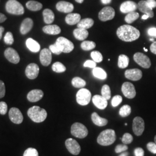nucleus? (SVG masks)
Here are the masks:
<instances>
[{
  "label": "nucleus",
  "mask_w": 156,
  "mask_h": 156,
  "mask_svg": "<svg viewBox=\"0 0 156 156\" xmlns=\"http://www.w3.org/2000/svg\"><path fill=\"white\" fill-rule=\"evenodd\" d=\"M138 8V5L132 1H127L123 2L120 7V11L123 13H128L132 12H135Z\"/></svg>",
  "instance_id": "a211bd4d"
},
{
  "label": "nucleus",
  "mask_w": 156,
  "mask_h": 156,
  "mask_svg": "<svg viewBox=\"0 0 156 156\" xmlns=\"http://www.w3.org/2000/svg\"><path fill=\"white\" fill-rule=\"evenodd\" d=\"M72 84L74 87L83 88L86 86V83L83 79L79 77H75L72 80Z\"/></svg>",
  "instance_id": "f704fd0d"
},
{
  "label": "nucleus",
  "mask_w": 156,
  "mask_h": 156,
  "mask_svg": "<svg viewBox=\"0 0 156 156\" xmlns=\"http://www.w3.org/2000/svg\"><path fill=\"white\" fill-rule=\"evenodd\" d=\"M49 49L51 53L55 54V55H60L62 53V51L59 49V48L57 46L56 44H53V45H50L49 46Z\"/></svg>",
  "instance_id": "a18cd8bd"
},
{
  "label": "nucleus",
  "mask_w": 156,
  "mask_h": 156,
  "mask_svg": "<svg viewBox=\"0 0 156 156\" xmlns=\"http://www.w3.org/2000/svg\"><path fill=\"white\" fill-rule=\"evenodd\" d=\"M151 52L154 55H156V41L153 42L150 47Z\"/></svg>",
  "instance_id": "6e6d98bb"
},
{
  "label": "nucleus",
  "mask_w": 156,
  "mask_h": 156,
  "mask_svg": "<svg viewBox=\"0 0 156 156\" xmlns=\"http://www.w3.org/2000/svg\"><path fill=\"white\" fill-rule=\"evenodd\" d=\"M128 153L127 152H125V153H122L119 156H128Z\"/></svg>",
  "instance_id": "680f3d73"
},
{
  "label": "nucleus",
  "mask_w": 156,
  "mask_h": 156,
  "mask_svg": "<svg viewBox=\"0 0 156 156\" xmlns=\"http://www.w3.org/2000/svg\"><path fill=\"white\" fill-rule=\"evenodd\" d=\"M154 142L156 144V135L155 136V137H154Z\"/></svg>",
  "instance_id": "0e129e2a"
},
{
  "label": "nucleus",
  "mask_w": 156,
  "mask_h": 156,
  "mask_svg": "<svg viewBox=\"0 0 156 156\" xmlns=\"http://www.w3.org/2000/svg\"><path fill=\"white\" fill-rule=\"evenodd\" d=\"M4 31V28L2 26H0V39H1L2 36V33Z\"/></svg>",
  "instance_id": "bf43d9fd"
},
{
  "label": "nucleus",
  "mask_w": 156,
  "mask_h": 156,
  "mask_svg": "<svg viewBox=\"0 0 156 156\" xmlns=\"http://www.w3.org/2000/svg\"><path fill=\"white\" fill-rule=\"evenodd\" d=\"M71 133L73 136L82 139L88 135V129L83 124L75 123L71 126Z\"/></svg>",
  "instance_id": "39448f33"
},
{
  "label": "nucleus",
  "mask_w": 156,
  "mask_h": 156,
  "mask_svg": "<svg viewBox=\"0 0 156 156\" xmlns=\"http://www.w3.org/2000/svg\"><path fill=\"white\" fill-rule=\"evenodd\" d=\"M146 2L147 5L149 6V7L151 8V9L156 8V0H146Z\"/></svg>",
  "instance_id": "864d4df0"
},
{
  "label": "nucleus",
  "mask_w": 156,
  "mask_h": 156,
  "mask_svg": "<svg viewBox=\"0 0 156 156\" xmlns=\"http://www.w3.org/2000/svg\"><path fill=\"white\" fill-rule=\"evenodd\" d=\"M81 16L78 13H69L66 17V22L69 25H74L78 24L80 21Z\"/></svg>",
  "instance_id": "cd10ccee"
},
{
  "label": "nucleus",
  "mask_w": 156,
  "mask_h": 156,
  "mask_svg": "<svg viewBox=\"0 0 156 156\" xmlns=\"http://www.w3.org/2000/svg\"><path fill=\"white\" fill-rule=\"evenodd\" d=\"M122 140L123 144L125 145L129 144L133 140V136L129 133H126L123 135Z\"/></svg>",
  "instance_id": "79ce46f5"
},
{
  "label": "nucleus",
  "mask_w": 156,
  "mask_h": 156,
  "mask_svg": "<svg viewBox=\"0 0 156 156\" xmlns=\"http://www.w3.org/2000/svg\"><path fill=\"white\" fill-rule=\"evenodd\" d=\"M4 55L6 58L12 63L16 64L20 62V56L16 51L13 48H7L4 52Z\"/></svg>",
  "instance_id": "2eb2a0df"
},
{
  "label": "nucleus",
  "mask_w": 156,
  "mask_h": 156,
  "mask_svg": "<svg viewBox=\"0 0 156 156\" xmlns=\"http://www.w3.org/2000/svg\"><path fill=\"white\" fill-rule=\"evenodd\" d=\"M101 94L102 96L107 100L111 98V89L108 85L105 84L102 86L101 89Z\"/></svg>",
  "instance_id": "4c0bfd02"
},
{
  "label": "nucleus",
  "mask_w": 156,
  "mask_h": 156,
  "mask_svg": "<svg viewBox=\"0 0 156 156\" xmlns=\"http://www.w3.org/2000/svg\"><path fill=\"white\" fill-rule=\"evenodd\" d=\"M39 68L38 66L35 63H31L26 67V75L30 79H35L38 76Z\"/></svg>",
  "instance_id": "4468645a"
},
{
  "label": "nucleus",
  "mask_w": 156,
  "mask_h": 156,
  "mask_svg": "<svg viewBox=\"0 0 156 156\" xmlns=\"http://www.w3.org/2000/svg\"><path fill=\"white\" fill-rule=\"evenodd\" d=\"M138 9L140 11L144 13L145 15H148L149 17L152 18L154 16V12L153 11V9H151V8L149 7V6L147 5L146 1L142 0L138 2Z\"/></svg>",
  "instance_id": "5701e85b"
},
{
  "label": "nucleus",
  "mask_w": 156,
  "mask_h": 156,
  "mask_svg": "<svg viewBox=\"0 0 156 156\" xmlns=\"http://www.w3.org/2000/svg\"><path fill=\"white\" fill-rule=\"evenodd\" d=\"M43 96L44 92L41 90H33L28 93L27 98L30 102H35L41 100Z\"/></svg>",
  "instance_id": "aec40b11"
},
{
  "label": "nucleus",
  "mask_w": 156,
  "mask_h": 156,
  "mask_svg": "<svg viewBox=\"0 0 156 156\" xmlns=\"http://www.w3.org/2000/svg\"><path fill=\"white\" fill-rule=\"evenodd\" d=\"M93 74L95 78L100 79L101 80H105L107 78L106 72L103 69L99 67H95L93 68Z\"/></svg>",
  "instance_id": "2f4dec72"
},
{
  "label": "nucleus",
  "mask_w": 156,
  "mask_h": 156,
  "mask_svg": "<svg viewBox=\"0 0 156 156\" xmlns=\"http://www.w3.org/2000/svg\"><path fill=\"white\" fill-rule=\"evenodd\" d=\"M39 59L41 64L45 67H47L50 65L51 60H52V56L51 52L50 49L45 48L41 50L40 53Z\"/></svg>",
  "instance_id": "dca6fc26"
},
{
  "label": "nucleus",
  "mask_w": 156,
  "mask_h": 156,
  "mask_svg": "<svg viewBox=\"0 0 156 156\" xmlns=\"http://www.w3.org/2000/svg\"><path fill=\"white\" fill-rule=\"evenodd\" d=\"M119 38L124 42H133L138 39L140 37V31L130 25H123L117 30Z\"/></svg>",
  "instance_id": "f257e3e1"
},
{
  "label": "nucleus",
  "mask_w": 156,
  "mask_h": 156,
  "mask_svg": "<svg viewBox=\"0 0 156 156\" xmlns=\"http://www.w3.org/2000/svg\"><path fill=\"white\" fill-rule=\"evenodd\" d=\"M122 100H123V98H122V96H120L119 95H115V96H114L113 97V98L112 100V105L113 106V107L117 106L120 104L122 103Z\"/></svg>",
  "instance_id": "c03bdc74"
},
{
  "label": "nucleus",
  "mask_w": 156,
  "mask_h": 156,
  "mask_svg": "<svg viewBox=\"0 0 156 156\" xmlns=\"http://www.w3.org/2000/svg\"><path fill=\"white\" fill-rule=\"evenodd\" d=\"M23 156H38V152L37 149L30 147L25 151Z\"/></svg>",
  "instance_id": "a19ab883"
},
{
  "label": "nucleus",
  "mask_w": 156,
  "mask_h": 156,
  "mask_svg": "<svg viewBox=\"0 0 156 156\" xmlns=\"http://www.w3.org/2000/svg\"><path fill=\"white\" fill-rule=\"evenodd\" d=\"M27 115L34 122L41 123L45 121L47 117V112L39 106H34L30 108L27 111Z\"/></svg>",
  "instance_id": "7ed1b4c3"
},
{
  "label": "nucleus",
  "mask_w": 156,
  "mask_h": 156,
  "mask_svg": "<svg viewBox=\"0 0 156 156\" xmlns=\"http://www.w3.org/2000/svg\"><path fill=\"white\" fill-rule=\"evenodd\" d=\"M131 113V108L128 105H123L120 109L119 114L122 117H127Z\"/></svg>",
  "instance_id": "58836bf2"
},
{
  "label": "nucleus",
  "mask_w": 156,
  "mask_h": 156,
  "mask_svg": "<svg viewBox=\"0 0 156 156\" xmlns=\"http://www.w3.org/2000/svg\"><path fill=\"white\" fill-rule=\"evenodd\" d=\"M125 126H127V123H125Z\"/></svg>",
  "instance_id": "338daca9"
},
{
  "label": "nucleus",
  "mask_w": 156,
  "mask_h": 156,
  "mask_svg": "<svg viewBox=\"0 0 156 156\" xmlns=\"http://www.w3.org/2000/svg\"><path fill=\"white\" fill-rule=\"evenodd\" d=\"M125 76L127 79L133 81H137L142 77V73L139 69H130L125 72Z\"/></svg>",
  "instance_id": "f3484780"
},
{
  "label": "nucleus",
  "mask_w": 156,
  "mask_h": 156,
  "mask_svg": "<svg viewBox=\"0 0 156 156\" xmlns=\"http://www.w3.org/2000/svg\"><path fill=\"white\" fill-rule=\"evenodd\" d=\"M26 7L31 11H38L42 8V4L38 1H29L26 3Z\"/></svg>",
  "instance_id": "7c9ffc66"
},
{
  "label": "nucleus",
  "mask_w": 156,
  "mask_h": 156,
  "mask_svg": "<svg viewBox=\"0 0 156 156\" xmlns=\"http://www.w3.org/2000/svg\"><path fill=\"white\" fill-rule=\"evenodd\" d=\"M26 44L28 49L33 53L38 52L41 49V46L39 43L36 41L34 40L33 38H30L27 39Z\"/></svg>",
  "instance_id": "a878e982"
},
{
  "label": "nucleus",
  "mask_w": 156,
  "mask_h": 156,
  "mask_svg": "<svg viewBox=\"0 0 156 156\" xmlns=\"http://www.w3.org/2000/svg\"><path fill=\"white\" fill-rule=\"evenodd\" d=\"M43 16L44 22L48 24H50L55 20V14L49 9H45L43 11Z\"/></svg>",
  "instance_id": "c85d7f7f"
},
{
  "label": "nucleus",
  "mask_w": 156,
  "mask_h": 156,
  "mask_svg": "<svg viewBox=\"0 0 156 156\" xmlns=\"http://www.w3.org/2000/svg\"><path fill=\"white\" fill-rule=\"evenodd\" d=\"M149 17V16L148 15L144 14V15L142 16V19H143V20H146V19H148Z\"/></svg>",
  "instance_id": "052dcab7"
},
{
  "label": "nucleus",
  "mask_w": 156,
  "mask_h": 156,
  "mask_svg": "<svg viewBox=\"0 0 156 156\" xmlns=\"http://www.w3.org/2000/svg\"><path fill=\"white\" fill-rule=\"evenodd\" d=\"M103 4H108L111 2L112 0H101Z\"/></svg>",
  "instance_id": "13d9d810"
},
{
  "label": "nucleus",
  "mask_w": 156,
  "mask_h": 156,
  "mask_svg": "<svg viewBox=\"0 0 156 156\" xmlns=\"http://www.w3.org/2000/svg\"><path fill=\"white\" fill-rule=\"evenodd\" d=\"M33 27V21L30 18H26L23 21L20 28V33L23 35H25L28 33V32L32 29Z\"/></svg>",
  "instance_id": "4be33fe9"
},
{
  "label": "nucleus",
  "mask_w": 156,
  "mask_h": 156,
  "mask_svg": "<svg viewBox=\"0 0 156 156\" xmlns=\"http://www.w3.org/2000/svg\"><path fill=\"white\" fill-rule=\"evenodd\" d=\"M115 16V9L111 6L104 7L99 13L98 17L101 21L106 22L112 20Z\"/></svg>",
  "instance_id": "1a4fd4ad"
},
{
  "label": "nucleus",
  "mask_w": 156,
  "mask_h": 156,
  "mask_svg": "<svg viewBox=\"0 0 156 156\" xmlns=\"http://www.w3.org/2000/svg\"><path fill=\"white\" fill-rule=\"evenodd\" d=\"M91 120L94 124L100 127L106 126L108 122L107 119L100 117L96 112H94L92 113Z\"/></svg>",
  "instance_id": "bb28decb"
},
{
  "label": "nucleus",
  "mask_w": 156,
  "mask_h": 156,
  "mask_svg": "<svg viewBox=\"0 0 156 156\" xmlns=\"http://www.w3.org/2000/svg\"><path fill=\"white\" fill-rule=\"evenodd\" d=\"M134 154L135 156H144L145 152L142 148L137 147L134 150Z\"/></svg>",
  "instance_id": "603ef678"
},
{
  "label": "nucleus",
  "mask_w": 156,
  "mask_h": 156,
  "mask_svg": "<svg viewBox=\"0 0 156 156\" xmlns=\"http://www.w3.org/2000/svg\"><path fill=\"white\" fill-rule=\"evenodd\" d=\"M56 9L59 12L63 13H71L73 11L74 6L73 4L67 1H59L56 4Z\"/></svg>",
  "instance_id": "6ab92c4d"
},
{
  "label": "nucleus",
  "mask_w": 156,
  "mask_h": 156,
  "mask_svg": "<svg viewBox=\"0 0 156 156\" xmlns=\"http://www.w3.org/2000/svg\"><path fill=\"white\" fill-rule=\"evenodd\" d=\"M6 17L5 15H4V14L0 13V23H1L4 22L6 20Z\"/></svg>",
  "instance_id": "4d7b16f0"
},
{
  "label": "nucleus",
  "mask_w": 156,
  "mask_h": 156,
  "mask_svg": "<svg viewBox=\"0 0 156 156\" xmlns=\"http://www.w3.org/2000/svg\"><path fill=\"white\" fill-rule=\"evenodd\" d=\"M55 44L59 48L62 53H68L74 49V45L73 42L64 37L58 38Z\"/></svg>",
  "instance_id": "423d86ee"
},
{
  "label": "nucleus",
  "mask_w": 156,
  "mask_h": 156,
  "mask_svg": "<svg viewBox=\"0 0 156 156\" xmlns=\"http://www.w3.org/2000/svg\"><path fill=\"white\" fill-rule=\"evenodd\" d=\"M140 17V15L138 12H132L127 13V15L125 17V21L128 24H131L134 22L136 20H137Z\"/></svg>",
  "instance_id": "72a5a7b5"
},
{
  "label": "nucleus",
  "mask_w": 156,
  "mask_h": 156,
  "mask_svg": "<svg viewBox=\"0 0 156 156\" xmlns=\"http://www.w3.org/2000/svg\"><path fill=\"white\" fill-rule=\"evenodd\" d=\"M43 31L45 33L49 34V35H57L61 33V28L58 27L57 25H50L49 24L43 27L42 29Z\"/></svg>",
  "instance_id": "393cba45"
},
{
  "label": "nucleus",
  "mask_w": 156,
  "mask_h": 156,
  "mask_svg": "<svg viewBox=\"0 0 156 156\" xmlns=\"http://www.w3.org/2000/svg\"><path fill=\"white\" fill-rule=\"evenodd\" d=\"M91 57L95 62H101L103 60V57L100 51H93L91 53Z\"/></svg>",
  "instance_id": "ea45409f"
},
{
  "label": "nucleus",
  "mask_w": 156,
  "mask_h": 156,
  "mask_svg": "<svg viewBox=\"0 0 156 156\" xmlns=\"http://www.w3.org/2000/svg\"><path fill=\"white\" fill-rule=\"evenodd\" d=\"M128 150V146L125 144L124 145H118L115 148V152L116 153H120L123 151H126Z\"/></svg>",
  "instance_id": "de8ad7c7"
},
{
  "label": "nucleus",
  "mask_w": 156,
  "mask_h": 156,
  "mask_svg": "<svg viewBox=\"0 0 156 156\" xmlns=\"http://www.w3.org/2000/svg\"><path fill=\"white\" fill-rule=\"evenodd\" d=\"M94 23V20L90 18H86L83 20H80V21L78 23V28H84V29H89L91 28Z\"/></svg>",
  "instance_id": "c756f323"
},
{
  "label": "nucleus",
  "mask_w": 156,
  "mask_h": 156,
  "mask_svg": "<svg viewBox=\"0 0 156 156\" xmlns=\"http://www.w3.org/2000/svg\"><path fill=\"white\" fill-rule=\"evenodd\" d=\"M8 111V106L5 102H0V114L4 115Z\"/></svg>",
  "instance_id": "49530a36"
},
{
  "label": "nucleus",
  "mask_w": 156,
  "mask_h": 156,
  "mask_svg": "<svg viewBox=\"0 0 156 156\" xmlns=\"http://www.w3.org/2000/svg\"><path fill=\"white\" fill-rule=\"evenodd\" d=\"M6 11L12 15H22L24 13L22 5L16 0H9L5 5Z\"/></svg>",
  "instance_id": "20e7f679"
},
{
  "label": "nucleus",
  "mask_w": 156,
  "mask_h": 156,
  "mask_svg": "<svg viewBox=\"0 0 156 156\" xmlns=\"http://www.w3.org/2000/svg\"><path fill=\"white\" fill-rule=\"evenodd\" d=\"M147 149L153 154H156V144L155 142H149L147 144Z\"/></svg>",
  "instance_id": "09e8293b"
},
{
  "label": "nucleus",
  "mask_w": 156,
  "mask_h": 156,
  "mask_svg": "<svg viewBox=\"0 0 156 156\" xmlns=\"http://www.w3.org/2000/svg\"><path fill=\"white\" fill-rule=\"evenodd\" d=\"M65 144L67 150L73 155L76 156L80 153L81 151L80 146L76 140H73V138L67 139L66 140Z\"/></svg>",
  "instance_id": "9b49d317"
},
{
  "label": "nucleus",
  "mask_w": 156,
  "mask_h": 156,
  "mask_svg": "<svg viewBox=\"0 0 156 156\" xmlns=\"http://www.w3.org/2000/svg\"><path fill=\"white\" fill-rule=\"evenodd\" d=\"M129 61L128 56L124 55H120L118 59V67L120 68H126L128 67Z\"/></svg>",
  "instance_id": "473e14b6"
},
{
  "label": "nucleus",
  "mask_w": 156,
  "mask_h": 156,
  "mask_svg": "<svg viewBox=\"0 0 156 156\" xmlns=\"http://www.w3.org/2000/svg\"><path fill=\"white\" fill-rule=\"evenodd\" d=\"M5 94V84L2 81L0 80V98H3Z\"/></svg>",
  "instance_id": "8fccbe9b"
},
{
  "label": "nucleus",
  "mask_w": 156,
  "mask_h": 156,
  "mask_svg": "<svg viewBox=\"0 0 156 156\" xmlns=\"http://www.w3.org/2000/svg\"><path fill=\"white\" fill-rule=\"evenodd\" d=\"M73 35L75 38L79 41H84L89 36V32L86 29L78 28L73 30Z\"/></svg>",
  "instance_id": "b1692460"
},
{
  "label": "nucleus",
  "mask_w": 156,
  "mask_h": 156,
  "mask_svg": "<svg viewBox=\"0 0 156 156\" xmlns=\"http://www.w3.org/2000/svg\"><path fill=\"white\" fill-rule=\"evenodd\" d=\"M4 42L7 45H12L14 42V39L13 35L11 32H8L6 33L4 37Z\"/></svg>",
  "instance_id": "37998d69"
},
{
  "label": "nucleus",
  "mask_w": 156,
  "mask_h": 156,
  "mask_svg": "<svg viewBox=\"0 0 156 156\" xmlns=\"http://www.w3.org/2000/svg\"><path fill=\"white\" fill-rule=\"evenodd\" d=\"M52 70L57 73H62L66 71V67L62 62H56L52 66Z\"/></svg>",
  "instance_id": "e433bc0d"
},
{
  "label": "nucleus",
  "mask_w": 156,
  "mask_h": 156,
  "mask_svg": "<svg viewBox=\"0 0 156 156\" xmlns=\"http://www.w3.org/2000/svg\"><path fill=\"white\" fill-rule=\"evenodd\" d=\"M9 117L12 122L20 124L23 121V116L21 111L16 108H12L9 112Z\"/></svg>",
  "instance_id": "ddd939ff"
},
{
  "label": "nucleus",
  "mask_w": 156,
  "mask_h": 156,
  "mask_svg": "<svg viewBox=\"0 0 156 156\" xmlns=\"http://www.w3.org/2000/svg\"><path fill=\"white\" fill-rule=\"evenodd\" d=\"M133 130L136 136H140L145 130V122L140 117H135L133 123Z\"/></svg>",
  "instance_id": "9d476101"
},
{
  "label": "nucleus",
  "mask_w": 156,
  "mask_h": 156,
  "mask_svg": "<svg viewBox=\"0 0 156 156\" xmlns=\"http://www.w3.org/2000/svg\"><path fill=\"white\" fill-rule=\"evenodd\" d=\"M122 91L124 95L129 99H133L136 96V90L134 84L130 82H125L122 87Z\"/></svg>",
  "instance_id": "f8f14e48"
},
{
  "label": "nucleus",
  "mask_w": 156,
  "mask_h": 156,
  "mask_svg": "<svg viewBox=\"0 0 156 156\" xmlns=\"http://www.w3.org/2000/svg\"><path fill=\"white\" fill-rule=\"evenodd\" d=\"M134 60L139 66L144 68H149L151 66V62L149 57L140 52L135 53Z\"/></svg>",
  "instance_id": "6e6552de"
},
{
  "label": "nucleus",
  "mask_w": 156,
  "mask_h": 156,
  "mask_svg": "<svg viewBox=\"0 0 156 156\" xmlns=\"http://www.w3.org/2000/svg\"><path fill=\"white\" fill-rule=\"evenodd\" d=\"M148 34L151 37H156V28L155 27H151L147 31Z\"/></svg>",
  "instance_id": "5fc2aeb1"
},
{
  "label": "nucleus",
  "mask_w": 156,
  "mask_h": 156,
  "mask_svg": "<svg viewBox=\"0 0 156 156\" xmlns=\"http://www.w3.org/2000/svg\"><path fill=\"white\" fill-rule=\"evenodd\" d=\"M93 103L97 108L103 110L105 109L108 105V101L102 95H95L93 97Z\"/></svg>",
  "instance_id": "412c9836"
},
{
  "label": "nucleus",
  "mask_w": 156,
  "mask_h": 156,
  "mask_svg": "<svg viewBox=\"0 0 156 156\" xmlns=\"http://www.w3.org/2000/svg\"><path fill=\"white\" fill-rule=\"evenodd\" d=\"M144 50H145V51H147V50L146 48H144Z\"/></svg>",
  "instance_id": "69168bd1"
},
{
  "label": "nucleus",
  "mask_w": 156,
  "mask_h": 156,
  "mask_svg": "<svg viewBox=\"0 0 156 156\" xmlns=\"http://www.w3.org/2000/svg\"><path fill=\"white\" fill-rule=\"evenodd\" d=\"M96 63L93 60H87L84 63L83 66L84 67H89L91 68H94L96 67Z\"/></svg>",
  "instance_id": "3c124183"
},
{
  "label": "nucleus",
  "mask_w": 156,
  "mask_h": 156,
  "mask_svg": "<svg viewBox=\"0 0 156 156\" xmlns=\"http://www.w3.org/2000/svg\"><path fill=\"white\" fill-rule=\"evenodd\" d=\"M116 134L113 129H108L101 133L97 138V142L98 144L107 146L113 144L116 140Z\"/></svg>",
  "instance_id": "f03ea898"
},
{
  "label": "nucleus",
  "mask_w": 156,
  "mask_h": 156,
  "mask_svg": "<svg viewBox=\"0 0 156 156\" xmlns=\"http://www.w3.org/2000/svg\"><path fill=\"white\" fill-rule=\"evenodd\" d=\"M91 94L89 90L82 88L79 90L76 94V101L78 104L85 106L89 104Z\"/></svg>",
  "instance_id": "0eeeda50"
},
{
  "label": "nucleus",
  "mask_w": 156,
  "mask_h": 156,
  "mask_svg": "<svg viewBox=\"0 0 156 156\" xmlns=\"http://www.w3.org/2000/svg\"><path fill=\"white\" fill-rule=\"evenodd\" d=\"M81 48L83 50L89 51L94 49L96 46V44L93 41H84L81 44Z\"/></svg>",
  "instance_id": "c9c22d12"
},
{
  "label": "nucleus",
  "mask_w": 156,
  "mask_h": 156,
  "mask_svg": "<svg viewBox=\"0 0 156 156\" xmlns=\"http://www.w3.org/2000/svg\"><path fill=\"white\" fill-rule=\"evenodd\" d=\"M75 1H76V2H77L78 3H79V4H82L84 1V0H75Z\"/></svg>",
  "instance_id": "e2e57ef3"
}]
</instances>
